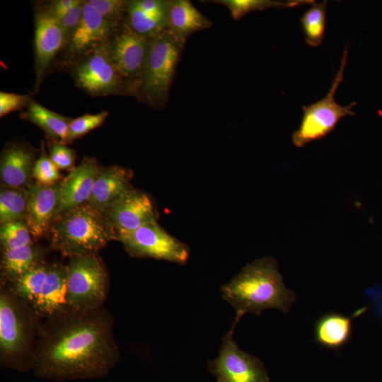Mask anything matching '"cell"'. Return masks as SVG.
I'll return each instance as SVG.
<instances>
[{"label":"cell","instance_id":"cell-26","mask_svg":"<svg viewBox=\"0 0 382 382\" xmlns=\"http://www.w3.org/2000/svg\"><path fill=\"white\" fill-rule=\"evenodd\" d=\"M27 188L2 185L0 190V222L25 219L28 205Z\"/></svg>","mask_w":382,"mask_h":382},{"label":"cell","instance_id":"cell-36","mask_svg":"<svg viewBox=\"0 0 382 382\" xmlns=\"http://www.w3.org/2000/svg\"><path fill=\"white\" fill-rule=\"evenodd\" d=\"M82 3L81 1L79 0H59L54 2L48 11L54 17H57L81 5Z\"/></svg>","mask_w":382,"mask_h":382},{"label":"cell","instance_id":"cell-33","mask_svg":"<svg viewBox=\"0 0 382 382\" xmlns=\"http://www.w3.org/2000/svg\"><path fill=\"white\" fill-rule=\"evenodd\" d=\"M50 158L58 169H73L75 156L73 151L62 144H54L50 153Z\"/></svg>","mask_w":382,"mask_h":382},{"label":"cell","instance_id":"cell-4","mask_svg":"<svg viewBox=\"0 0 382 382\" xmlns=\"http://www.w3.org/2000/svg\"><path fill=\"white\" fill-rule=\"evenodd\" d=\"M50 233L52 248L69 257L97 254L110 241L117 240L108 219L87 203L59 214Z\"/></svg>","mask_w":382,"mask_h":382},{"label":"cell","instance_id":"cell-8","mask_svg":"<svg viewBox=\"0 0 382 382\" xmlns=\"http://www.w3.org/2000/svg\"><path fill=\"white\" fill-rule=\"evenodd\" d=\"M117 238L132 257H150L181 265L189 257V247L168 233L158 222L132 231H117Z\"/></svg>","mask_w":382,"mask_h":382},{"label":"cell","instance_id":"cell-30","mask_svg":"<svg viewBox=\"0 0 382 382\" xmlns=\"http://www.w3.org/2000/svg\"><path fill=\"white\" fill-rule=\"evenodd\" d=\"M108 113L103 111L98 114H87L72 119L68 129L66 141H72L86 134L92 129L101 125L105 120Z\"/></svg>","mask_w":382,"mask_h":382},{"label":"cell","instance_id":"cell-17","mask_svg":"<svg viewBox=\"0 0 382 382\" xmlns=\"http://www.w3.org/2000/svg\"><path fill=\"white\" fill-rule=\"evenodd\" d=\"M35 154L25 144H11L1 157L0 173L4 185L27 188L33 183Z\"/></svg>","mask_w":382,"mask_h":382},{"label":"cell","instance_id":"cell-34","mask_svg":"<svg viewBox=\"0 0 382 382\" xmlns=\"http://www.w3.org/2000/svg\"><path fill=\"white\" fill-rule=\"evenodd\" d=\"M30 100L27 96L13 93H0V116L20 110L28 105Z\"/></svg>","mask_w":382,"mask_h":382},{"label":"cell","instance_id":"cell-27","mask_svg":"<svg viewBox=\"0 0 382 382\" xmlns=\"http://www.w3.org/2000/svg\"><path fill=\"white\" fill-rule=\"evenodd\" d=\"M226 6L233 19L238 21L247 13L255 11H264L271 8H293L303 4H312L313 0H219L214 1Z\"/></svg>","mask_w":382,"mask_h":382},{"label":"cell","instance_id":"cell-21","mask_svg":"<svg viewBox=\"0 0 382 382\" xmlns=\"http://www.w3.org/2000/svg\"><path fill=\"white\" fill-rule=\"evenodd\" d=\"M352 334V318L339 313H328L315 323V340L320 345L340 349L349 341Z\"/></svg>","mask_w":382,"mask_h":382},{"label":"cell","instance_id":"cell-16","mask_svg":"<svg viewBox=\"0 0 382 382\" xmlns=\"http://www.w3.org/2000/svg\"><path fill=\"white\" fill-rule=\"evenodd\" d=\"M66 38L60 24L48 11L37 13L35 19V49L38 79L43 74Z\"/></svg>","mask_w":382,"mask_h":382},{"label":"cell","instance_id":"cell-2","mask_svg":"<svg viewBox=\"0 0 382 382\" xmlns=\"http://www.w3.org/2000/svg\"><path fill=\"white\" fill-rule=\"evenodd\" d=\"M221 292L236 310V325L246 313L259 316L268 308L287 313L296 301L295 292L283 282L276 259L270 256L248 264L221 287Z\"/></svg>","mask_w":382,"mask_h":382},{"label":"cell","instance_id":"cell-20","mask_svg":"<svg viewBox=\"0 0 382 382\" xmlns=\"http://www.w3.org/2000/svg\"><path fill=\"white\" fill-rule=\"evenodd\" d=\"M168 30L186 41L193 33L209 28L212 23L187 0L168 1Z\"/></svg>","mask_w":382,"mask_h":382},{"label":"cell","instance_id":"cell-15","mask_svg":"<svg viewBox=\"0 0 382 382\" xmlns=\"http://www.w3.org/2000/svg\"><path fill=\"white\" fill-rule=\"evenodd\" d=\"M100 170L93 158H86L61 181L59 214L87 203Z\"/></svg>","mask_w":382,"mask_h":382},{"label":"cell","instance_id":"cell-22","mask_svg":"<svg viewBox=\"0 0 382 382\" xmlns=\"http://www.w3.org/2000/svg\"><path fill=\"white\" fill-rule=\"evenodd\" d=\"M46 253L44 248L34 243L14 249H2L1 277L10 284L28 270L42 262Z\"/></svg>","mask_w":382,"mask_h":382},{"label":"cell","instance_id":"cell-31","mask_svg":"<svg viewBox=\"0 0 382 382\" xmlns=\"http://www.w3.org/2000/svg\"><path fill=\"white\" fill-rule=\"evenodd\" d=\"M33 176L37 183L42 185H52L58 182L60 177L58 168L54 164L42 149L40 158L35 161Z\"/></svg>","mask_w":382,"mask_h":382},{"label":"cell","instance_id":"cell-28","mask_svg":"<svg viewBox=\"0 0 382 382\" xmlns=\"http://www.w3.org/2000/svg\"><path fill=\"white\" fill-rule=\"evenodd\" d=\"M328 1L312 4L300 18L306 42L312 47H318L323 40L325 30Z\"/></svg>","mask_w":382,"mask_h":382},{"label":"cell","instance_id":"cell-10","mask_svg":"<svg viewBox=\"0 0 382 382\" xmlns=\"http://www.w3.org/2000/svg\"><path fill=\"white\" fill-rule=\"evenodd\" d=\"M150 38L138 34L127 23L115 35L110 50L127 89L138 93Z\"/></svg>","mask_w":382,"mask_h":382},{"label":"cell","instance_id":"cell-18","mask_svg":"<svg viewBox=\"0 0 382 382\" xmlns=\"http://www.w3.org/2000/svg\"><path fill=\"white\" fill-rule=\"evenodd\" d=\"M31 308L42 320L52 318L67 309L65 265H50L44 287Z\"/></svg>","mask_w":382,"mask_h":382},{"label":"cell","instance_id":"cell-12","mask_svg":"<svg viewBox=\"0 0 382 382\" xmlns=\"http://www.w3.org/2000/svg\"><path fill=\"white\" fill-rule=\"evenodd\" d=\"M25 222L33 237L41 238L50 230L59 214L61 181L52 185L30 184Z\"/></svg>","mask_w":382,"mask_h":382},{"label":"cell","instance_id":"cell-19","mask_svg":"<svg viewBox=\"0 0 382 382\" xmlns=\"http://www.w3.org/2000/svg\"><path fill=\"white\" fill-rule=\"evenodd\" d=\"M113 23L104 18L87 1L83 4L80 22L71 35L69 49L81 53L97 48L108 37Z\"/></svg>","mask_w":382,"mask_h":382},{"label":"cell","instance_id":"cell-32","mask_svg":"<svg viewBox=\"0 0 382 382\" xmlns=\"http://www.w3.org/2000/svg\"><path fill=\"white\" fill-rule=\"evenodd\" d=\"M104 18L113 23L127 8V2L121 0H90L87 1Z\"/></svg>","mask_w":382,"mask_h":382},{"label":"cell","instance_id":"cell-7","mask_svg":"<svg viewBox=\"0 0 382 382\" xmlns=\"http://www.w3.org/2000/svg\"><path fill=\"white\" fill-rule=\"evenodd\" d=\"M349 45L347 44L345 48L340 67L328 94L314 103L302 106L303 114L301 124L291 136L295 146L302 148L310 142L323 139L335 128L342 118L355 115L352 108L357 105L356 102L342 106L335 100V91L343 81Z\"/></svg>","mask_w":382,"mask_h":382},{"label":"cell","instance_id":"cell-1","mask_svg":"<svg viewBox=\"0 0 382 382\" xmlns=\"http://www.w3.org/2000/svg\"><path fill=\"white\" fill-rule=\"evenodd\" d=\"M120 357L109 311L103 306L66 309L41 323L31 370L37 377L56 381L100 378Z\"/></svg>","mask_w":382,"mask_h":382},{"label":"cell","instance_id":"cell-6","mask_svg":"<svg viewBox=\"0 0 382 382\" xmlns=\"http://www.w3.org/2000/svg\"><path fill=\"white\" fill-rule=\"evenodd\" d=\"M66 272V307L88 311L103 306L108 291V276L97 254L69 257Z\"/></svg>","mask_w":382,"mask_h":382},{"label":"cell","instance_id":"cell-29","mask_svg":"<svg viewBox=\"0 0 382 382\" xmlns=\"http://www.w3.org/2000/svg\"><path fill=\"white\" fill-rule=\"evenodd\" d=\"M30 231L23 220L1 224L0 240L2 249H14L33 243Z\"/></svg>","mask_w":382,"mask_h":382},{"label":"cell","instance_id":"cell-13","mask_svg":"<svg viewBox=\"0 0 382 382\" xmlns=\"http://www.w3.org/2000/svg\"><path fill=\"white\" fill-rule=\"evenodd\" d=\"M117 231H132L156 223L158 211L145 192L132 189L103 213Z\"/></svg>","mask_w":382,"mask_h":382},{"label":"cell","instance_id":"cell-5","mask_svg":"<svg viewBox=\"0 0 382 382\" xmlns=\"http://www.w3.org/2000/svg\"><path fill=\"white\" fill-rule=\"evenodd\" d=\"M185 42L168 29L150 38L137 94L155 108H161L167 103Z\"/></svg>","mask_w":382,"mask_h":382},{"label":"cell","instance_id":"cell-25","mask_svg":"<svg viewBox=\"0 0 382 382\" xmlns=\"http://www.w3.org/2000/svg\"><path fill=\"white\" fill-rule=\"evenodd\" d=\"M167 10L168 6L162 11L148 12L137 8L132 1L127 2V24L138 34L151 38L168 29Z\"/></svg>","mask_w":382,"mask_h":382},{"label":"cell","instance_id":"cell-11","mask_svg":"<svg viewBox=\"0 0 382 382\" xmlns=\"http://www.w3.org/2000/svg\"><path fill=\"white\" fill-rule=\"evenodd\" d=\"M75 78L79 86L93 95L115 93L126 87L112 59L110 46L107 44L94 49L78 65Z\"/></svg>","mask_w":382,"mask_h":382},{"label":"cell","instance_id":"cell-14","mask_svg":"<svg viewBox=\"0 0 382 382\" xmlns=\"http://www.w3.org/2000/svg\"><path fill=\"white\" fill-rule=\"evenodd\" d=\"M132 176L131 170L118 166L100 168L87 204L103 213L133 189Z\"/></svg>","mask_w":382,"mask_h":382},{"label":"cell","instance_id":"cell-24","mask_svg":"<svg viewBox=\"0 0 382 382\" xmlns=\"http://www.w3.org/2000/svg\"><path fill=\"white\" fill-rule=\"evenodd\" d=\"M27 118L52 139L66 141L69 124L72 119L54 112L35 101L30 100Z\"/></svg>","mask_w":382,"mask_h":382},{"label":"cell","instance_id":"cell-9","mask_svg":"<svg viewBox=\"0 0 382 382\" xmlns=\"http://www.w3.org/2000/svg\"><path fill=\"white\" fill-rule=\"evenodd\" d=\"M236 326L233 323L223 337L219 356L208 361L209 371L217 382H270L260 359L238 347L233 337Z\"/></svg>","mask_w":382,"mask_h":382},{"label":"cell","instance_id":"cell-3","mask_svg":"<svg viewBox=\"0 0 382 382\" xmlns=\"http://www.w3.org/2000/svg\"><path fill=\"white\" fill-rule=\"evenodd\" d=\"M41 320L6 284L0 290V364L23 373L32 369Z\"/></svg>","mask_w":382,"mask_h":382},{"label":"cell","instance_id":"cell-35","mask_svg":"<svg viewBox=\"0 0 382 382\" xmlns=\"http://www.w3.org/2000/svg\"><path fill=\"white\" fill-rule=\"evenodd\" d=\"M83 4L65 13L54 17L62 28L66 37L71 33L72 35L80 22L83 13Z\"/></svg>","mask_w":382,"mask_h":382},{"label":"cell","instance_id":"cell-23","mask_svg":"<svg viewBox=\"0 0 382 382\" xmlns=\"http://www.w3.org/2000/svg\"><path fill=\"white\" fill-rule=\"evenodd\" d=\"M49 269L50 265L42 261L6 285L19 299L31 307L44 287Z\"/></svg>","mask_w":382,"mask_h":382}]
</instances>
